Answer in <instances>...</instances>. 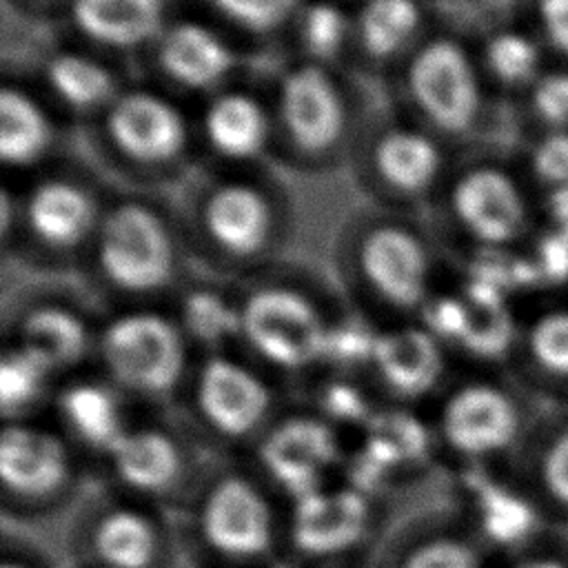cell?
<instances>
[{"label":"cell","instance_id":"28","mask_svg":"<svg viewBox=\"0 0 568 568\" xmlns=\"http://www.w3.org/2000/svg\"><path fill=\"white\" fill-rule=\"evenodd\" d=\"M175 320L182 333L200 344L220 346L240 337V295L222 284H182L178 288Z\"/></svg>","mask_w":568,"mask_h":568},{"label":"cell","instance_id":"42","mask_svg":"<svg viewBox=\"0 0 568 568\" xmlns=\"http://www.w3.org/2000/svg\"><path fill=\"white\" fill-rule=\"evenodd\" d=\"M404 568H479L475 552L455 539H437L415 550Z\"/></svg>","mask_w":568,"mask_h":568},{"label":"cell","instance_id":"9","mask_svg":"<svg viewBox=\"0 0 568 568\" xmlns=\"http://www.w3.org/2000/svg\"><path fill=\"white\" fill-rule=\"evenodd\" d=\"M406 115L444 140L468 135L484 111L477 58L453 33L428 31L395 71Z\"/></svg>","mask_w":568,"mask_h":568},{"label":"cell","instance_id":"13","mask_svg":"<svg viewBox=\"0 0 568 568\" xmlns=\"http://www.w3.org/2000/svg\"><path fill=\"white\" fill-rule=\"evenodd\" d=\"M197 142L222 166H257L275 151V122L266 93L226 84L204 98L195 120Z\"/></svg>","mask_w":568,"mask_h":568},{"label":"cell","instance_id":"34","mask_svg":"<svg viewBox=\"0 0 568 568\" xmlns=\"http://www.w3.org/2000/svg\"><path fill=\"white\" fill-rule=\"evenodd\" d=\"M479 499L481 526L486 535L499 544L521 539L532 526V508L517 495L490 484L488 479H473Z\"/></svg>","mask_w":568,"mask_h":568},{"label":"cell","instance_id":"19","mask_svg":"<svg viewBox=\"0 0 568 568\" xmlns=\"http://www.w3.org/2000/svg\"><path fill=\"white\" fill-rule=\"evenodd\" d=\"M197 404L217 430L240 437L264 419L271 395L251 368L231 357L213 355L197 375Z\"/></svg>","mask_w":568,"mask_h":568},{"label":"cell","instance_id":"43","mask_svg":"<svg viewBox=\"0 0 568 568\" xmlns=\"http://www.w3.org/2000/svg\"><path fill=\"white\" fill-rule=\"evenodd\" d=\"M541 475L548 493L559 504L568 506V428L548 446L541 462Z\"/></svg>","mask_w":568,"mask_h":568},{"label":"cell","instance_id":"12","mask_svg":"<svg viewBox=\"0 0 568 568\" xmlns=\"http://www.w3.org/2000/svg\"><path fill=\"white\" fill-rule=\"evenodd\" d=\"M442 200L448 220L481 248L499 251L526 229L524 193L495 164H473L457 171L446 180Z\"/></svg>","mask_w":568,"mask_h":568},{"label":"cell","instance_id":"27","mask_svg":"<svg viewBox=\"0 0 568 568\" xmlns=\"http://www.w3.org/2000/svg\"><path fill=\"white\" fill-rule=\"evenodd\" d=\"M288 33L295 58L339 67L353 47V9L342 0H304Z\"/></svg>","mask_w":568,"mask_h":568},{"label":"cell","instance_id":"11","mask_svg":"<svg viewBox=\"0 0 568 568\" xmlns=\"http://www.w3.org/2000/svg\"><path fill=\"white\" fill-rule=\"evenodd\" d=\"M149 55L162 87L204 98L231 84L242 67L235 38L200 16H171Z\"/></svg>","mask_w":568,"mask_h":568},{"label":"cell","instance_id":"45","mask_svg":"<svg viewBox=\"0 0 568 568\" xmlns=\"http://www.w3.org/2000/svg\"><path fill=\"white\" fill-rule=\"evenodd\" d=\"M537 271H541L546 277L561 282L568 277V235L566 233H552L546 235L537 251Z\"/></svg>","mask_w":568,"mask_h":568},{"label":"cell","instance_id":"44","mask_svg":"<svg viewBox=\"0 0 568 568\" xmlns=\"http://www.w3.org/2000/svg\"><path fill=\"white\" fill-rule=\"evenodd\" d=\"M537 16L548 42L568 55V0H537Z\"/></svg>","mask_w":568,"mask_h":568},{"label":"cell","instance_id":"37","mask_svg":"<svg viewBox=\"0 0 568 568\" xmlns=\"http://www.w3.org/2000/svg\"><path fill=\"white\" fill-rule=\"evenodd\" d=\"M51 371L20 348H9L0 362V404L11 413L33 402Z\"/></svg>","mask_w":568,"mask_h":568},{"label":"cell","instance_id":"8","mask_svg":"<svg viewBox=\"0 0 568 568\" xmlns=\"http://www.w3.org/2000/svg\"><path fill=\"white\" fill-rule=\"evenodd\" d=\"M444 142L406 113L388 115L366 124L351 160L377 206L408 213L442 193L448 164Z\"/></svg>","mask_w":568,"mask_h":568},{"label":"cell","instance_id":"29","mask_svg":"<svg viewBox=\"0 0 568 568\" xmlns=\"http://www.w3.org/2000/svg\"><path fill=\"white\" fill-rule=\"evenodd\" d=\"M428 450L424 426L404 410H386L373 415L368 424L366 450L357 464L359 484L377 479V475L395 464L422 459Z\"/></svg>","mask_w":568,"mask_h":568},{"label":"cell","instance_id":"20","mask_svg":"<svg viewBox=\"0 0 568 568\" xmlns=\"http://www.w3.org/2000/svg\"><path fill=\"white\" fill-rule=\"evenodd\" d=\"M202 528L211 546L226 555H260L271 544V515L260 493L242 479L217 484L202 513Z\"/></svg>","mask_w":568,"mask_h":568},{"label":"cell","instance_id":"41","mask_svg":"<svg viewBox=\"0 0 568 568\" xmlns=\"http://www.w3.org/2000/svg\"><path fill=\"white\" fill-rule=\"evenodd\" d=\"M535 113L552 126L568 124V73H548L532 89Z\"/></svg>","mask_w":568,"mask_h":568},{"label":"cell","instance_id":"39","mask_svg":"<svg viewBox=\"0 0 568 568\" xmlns=\"http://www.w3.org/2000/svg\"><path fill=\"white\" fill-rule=\"evenodd\" d=\"M417 322L439 342L459 344L468 324V304L459 291H435L417 313Z\"/></svg>","mask_w":568,"mask_h":568},{"label":"cell","instance_id":"49","mask_svg":"<svg viewBox=\"0 0 568 568\" xmlns=\"http://www.w3.org/2000/svg\"><path fill=\"white\" fill-rule=\"evenodd\" d=\"M2 568H20V566H2Z\"/></svg>","mask_w":568,"mask_h":568},{"label":"cell","instance_id":"31","mask_svg":"<svg viewBox=\"0 0 568 568\" xmlns=\"http://www.w3.org/2000/svg\"><path fill=\"white\" fill-rule=\"evenodd\" d=\"M215 22L248 40H273L291 31L304 0H202Z\"/></svg>","mask_w":568,"mask_h":568},{"label":"cell","instance_id":"2","mask_svg":"<svg viewBox=\"0 0 568 568\" xmlns=\"http://www.w3.org/2000/svg\"><path fill=\"white\" fill-rule=\"evenodd\" d=\"M186 253L178 213L146 193H120L104 204L84 268L109 297L153 304L182 286Z\"/></svg>","mask_w":568,"mask_h":568},{"label":"cell","instance_id":"26","mask_svg":"<svg viewBox=\"0 0 568 568\" xmlns=\"http://www.w3.org/2000/svg\"><path fill=\"white\" fill-rule=\"evenodd\" d=\"M459 293L468 304V324L459 346L481 359L506 355L515 339V320L506 302V291L484 277L468 275Z\"/></svg>","mask_w":568,"mask_h":568},{"label":"cell","instance_id":"35","mask_svg":"<svg viewBox=\"0 0 568 568\" xmlns=\"http://www.w3.org/2000/svg\"><path fill=\"white\" fill-rule=\"evenodd\" d=\"M484 69L501 84L528 82L539 67L535 42L519 31H497L488 38L481 53Z\"/></svg>","mask_w":568,"mask_h":568},{"label":"cell","instance_id":"5","mask_svg":"<svg viewBox=\"0 0 568 568\" xmlns=\"http://www.w3.org/2000/svg\"><path fill=\"white\" fill-rule=\"evenodd\" d=\"M95 153L115 173L155 184L180 178L197 142L195 122L162 84H126L91 122Z\"/></svg>","mask_w":568,"mask_h":568},{"label":"cell","instance_id":"47","mask_svg":"<svg viewBox=\"0 0 568 568\" xmlns=\"http://www.w3.org/2000/svg\"><path fill=\"white\" fill-rule=\"evenodd\" d=\"M67 2L69 0H13L16 9L20 7L22 11H29L33 16H44V13H53V11L64 13Z\"/></svg>","mask_w":568,"mask_h":568},{"label":"cell","instance_id":"16","mask_svg":"<svg viewBox=\"0 0 568 568\" xmlns=\"http://www.w3.org/2000/svg\"><path fill=\"white\" fill-rule=\"evenodd\" d=\"M351 9V55L368 73H395L428 36L426 0H357Z\"/></svg>","mask_w":568,"mask_h":568},{"label":"cell","instance_id":"30","mask_svg":"<svg viewBox=\"0 0 568 568\" xmlns=\"http://www.w3.org/2000/svg\"><path fill=\"white\" fill-rule=\"evenodd\" d=\"M111 453L120 477L140 490H162L180 470L175 446L160 433L124 435Z\"/></svg>","mask_w":568,"mask_h":568},{"label":"cell","instance_id":"10","mask_svg":"<svg viewBox=\"0 0 568 568\" xmlns=\"http://www.w3.org/2000/svg\"><path fill=\"white\" fill-rule=\"evenodd\" d=\"M184 337L175 317L138 304L104 322L98 348L104 368L118 384L144 395H164L184 373Z\"/></svg>","mask_w":568,"mask_h":568},{"label":"cell","instance_id":"21","mask_svg":"<svg viewBox=\"0 0 568 568\" xmlns=\"http://www.w3.org/2000/svg\"><path fill=\"white\" fill-rule=\"evenodd\" d=\"M444 430L466 455H488L510 444L517 433V410L510 397L488 384L459 388L446 404Z\"/></svg>","mask_w":568,"mask_h":568},{"label":"cell","instance_id":"14","mask_svg":"<svg viewBox=\"0 0 568 568\" xmlns=\"http://www.w3.org/2000/svg\"><path fill=\"white\" fill-rule=\"evenodd\" d=\"M71 31L106 55L149 53L169 18V0H69L62 13Z\"/></svg>","mask_w":568,"mask_h":568},{"label":"cell","instance_id":"48","mask_svg":"<svg viewBox=\"0 0 568 568\" xmlns=\"http://www.w3.org/2000/svg\"><path fill=\"white\" fill-rule=\"evenodd\" d=\"M517 568H568V566H564L561 561H555V559H535V561L519 564Z\"/></svg>","mask_w":568,"mask_h":568},{"label":"cell","instance_id":"15","mask_svg":"<svg viewBox=\"0 0 568 568\" xmlns=\"http://www.w3.org/2000/svg\"><path fill=\"white\" fill-rule=\"evenodd\" d=\"M42 91L55 111L93 122L129 84L106 53L91 47H60L40 69Z\"/></svg>","mask_w":568,"mask_h":568},{"label":"cell","instance_id":"36","mask_svg":"<svg viewBox=\"0 0 568 568\" xmlns=\"http://www.w3.org/2000/svg\"><path fill=\"white\" fill-rule=\"evenodd\" d=\"M377 335H379V328H375L373 322L362 315L348 313V315L333 317L328 337H326L324 359L339 366H355V364L371 362Z\"/></svg>","mask_w":568,"mask_h":568},{"label":"cell","instance_id":"46","mask_svg":"<svg viewBox=\"0 0 568 568\" xmlns=\"http://www.w3.org/2000/svg\"><path fill=\"white\" fill-rule=\"evenodd\" d=\"M324 406L331 415L342 419H359L366 415V402L362 393L344 382H333L326 386Z\"/></svg>","mask_w":568,"mask_h":568},{"label":"cell","instance_id":"24","mask_svg":"<svg viewBox=\"0 0 568 568\" xmlns=\"http://www.w3.org/2000/svg\"><path fill=\"white\" fill-rule=\"evenodd\" d=\"M366 526V504L355 490L308 493L300 497L293 519L295 544L313 555L353 546Z\"/></svg>","mask_w":568,"mask_h":568},{"label":"cell","instance_id":"33","mask_svg":"<svg viewBox=\"0 0 568 568\" xmlns=\"http://www.w3.org/2000/svg\"><path fill=\"white\" fill-rule=\"evenodd\" d=\"M95 548L113 568H146L155 555V535L140 515L113 513L100 524Z\"/></svg>","mask_w":568,"mask_h":568},{"label":"cell","instance_id":"18","mask_svg":"<svg viewBox=\"0 0 568 568\" xmlns=\"http://www.w3.org/2000/svg\"><path fill=\"white\" fill-rule=\"evenodd\" d=\"M58 142L55 109L44 93L18 78L0 87V160L4 171L40 169Z\"/></svg>","mask_w":568,"mask_h":568},{"label":"cell","instance_id":"40","mask_svg":"<svg viewBox=\"0 0 568 568\" xmlns=\"http://www.w3.org/2000/svg\"><path fill=\"white\" fill-rule=\"evenodd\" d=\"M535 175L557 186V191L568 189V133L557 131L546 135L532 151Z\"/></svg>","mask_w":568,"mask_h":568},{"label":"cell","instance_id":"38","mask_svg":"<svg viewBox=\"0 0 568 568\" xmlns=\"http://www.w3.org/2000/svg\"><path fill=\"white\" fill-rule=\"evenodd\" d=\"M528 346L539 366L568 375V311L539 317L528 335Z\"/></svg>","mask_w":568,"mask_h":568},{"label":"cell","instance_id":"22","mask_svg":"<svg viewBox=\"0 0 568 568\" xmlns=\"http://www.w3.org/2000/svg\"><path fill=\"white\" fill-rule=\"evenodd\" d=\"M371 364L390 390L415 397L442 377V342L419 322H397L379 331Z\"/></svg>","mask_w":568,"mask_h":568},{"label":"cell","instance_id":"17","mask_svg":"<svg viewBox=\"0 0 568 568\" xmlns=\"http://www.w3.org/2000/svg\"><path fill=\"white\" fill-rule=\"evenodd\" d=\"M16 348L38 359L47 371L80 362L91 344L89 315L82 304L62 295L27 300L13 320Z\"/></svg>","mask_w":568,"mask_h":568},{"label":"cell","instance_id":"4","mask_svg":"<svg viewBox=\"0 0 568 568\" xmlns=\"http://www.w3.org/2000/svg\"><path fill=\"white\" fill-rule=\"evenodd\" d=\"M335 268L353 304L393 317H417L437 291L426 229L393 209L377 206L351 217L335 246Z\"/></svg>","mask_w":568,"mask_h":568},{"label":"cell","instance_id":"6","mask_svg":"<svg viewBox=\"0 0 568 568\" xmlns=\"http://www.w3.org/2000/svg\"><path fill=\"white\" fill-rule=\"evenodd\" d=\"M106 200L95 182L75 169H44L16 191V226L4 248L16 242V253H24L36 266H84Z\"/></svg>","mask_w":568,"mask_h":568},{"label":"cell","instance_id":"25","mask_svg":"<svg viewBox=\"0 0 568 568\" xmlns=\"http://www.w3.org/2000/svg\"><path fill=\"white\" fill-rule=\"evenodd\" d=\"M0 477L16 495H49L67 477L64 450L49 433L9 426L0 439Z\"/></svg>","mask_w":568,"mask_h":568},{"label":"cell","instance_id":"32","mask_svg":"<svg viewBox=\"0 0 568 568\" xmlns=\"http://www.w3.org/2000/svg\"><path fill=\"white\" fill-rule=\"evenodd\" d=\"M62 413L91 444L113 450L124 437L113 395L98 384H75L62 393Z\"/></svg>","mask_w":568,"mask_h":568},{"label":"cell","instance_id":"23","mask_svg":"<svg viewBox=\"0 0 568 568\" xmlns=\"http://www.w3.org/2000/svg\"><path fill=\"white\" fill-rule=\"evenodd\" d=\"M260 455L277 481L304 497L315 493L320 470L335 459V439L322 422L293 417L264 439Z\"/></svg>","mask_w":568,"mask_h":568},{"label":"cell","instance_id":"7","mask_svg":"<svg viewBox=\"0 0 568 568\" xmlns=\"http://www.w3.org/2000/svg\"><path fill=\"white\" fill-rule=\"evenodd\" d=\"M331 322L324 297L302 277L262 273L240 293V337L277 368L324 359Z\"/></svg>","mask_w":568,"mask_h":568},{"label":"cell","instance_id":"3","mask_svg":"<svg viewBox=\"0 0 568 568\" xmlns=\"http://www.w3.org/2000/svg\"><path fill=\"white\" fill-rule=\"evenodd\" d=\"M275 151L297 171H328L351 160L366 129V111L344 69L293 58L275 71L268 91Z\"/></svg>","mask_w":568,"mask_h":568},{"label":"cell","instance_id":"50","mask_svg":"<svg viewBox=\"0 0 568 568\" xmlns=\"http://www.w3.org/2000/svg\"><path fill=\"white\" fill-rule=\"evenodd\" d=\"M342 2H357V0H342Z\"/></svg>","mask_w":568,"mask_h":568},{"label":"cell","instance_id":"1","mask_svg":"<svg viewBox=\"0 0 568 568\" xmlns=\"http://www.w3.org/2000/svg\"><path fill=\"white\" fill-rule=\"evenodd\" d=\"M178 215L189 251L222 275H262L291 233L284 186L257 166L200 175Z\"/></svg>","mask_w":568,"mask_h":568}]
</instances>
